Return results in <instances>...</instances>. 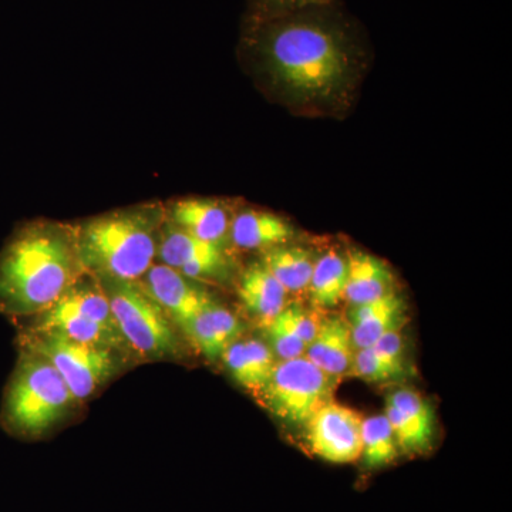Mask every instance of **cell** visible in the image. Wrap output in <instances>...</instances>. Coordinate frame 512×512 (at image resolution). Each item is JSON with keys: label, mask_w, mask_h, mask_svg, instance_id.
Instances as JSON below:
<instances>
[{"label": "cell", "mask_w": 512, "mask_h": 512, "mask_svg": "<svg viewBox=\"0 0 512 512\" xmlns=\"http://www.w3.org/2000/svg\"><path fill=\"white\" fill-rule=\"evenodd\" d=\"M244 42L288 100L316 109L348 100L367 55L362 30L336 0L248 19Z\"/></svg>", "instance_id": "1"}, {"label": "cell", "mask_w": 512, "mask_h": 512, "mask_svg": "<svg viewBox=\"0 0 512 512\" xmlns=\"http://www.w3.org/2000/svg\"><path fill=\"white\" fill-rule=\"evenodd\" d=\"M82 271L74 234L50 225L20 229L0 252V312L12 318L39 315Z\"/></svg>", "instance_id": "2"}, {"label": "cell", "mask_w": 512, "mask_h": 512, "mask_svg": "<svg viewBox=\"0 0 512 512\" xmlns=\"http://www.w3.org/2000/svg\"><path fill=\"white\" fill-rule=\"evenodd\" d=\"M157 220L153 212L127 211L87 221L74 232L82 269L99 278L136 282L157 255Z\"/></svg>", "instance_id": "3"}, {"label": "cell", "mask_w": 512, "mask_h": 512, "mask_svg": "<svg viewBox=\"0 0 512 512\" xmlns=\"http://www.w3.org/2000/svg\"><path fill=\"white\" fill-rule=\"evenodd\" d=\"M74 400L52 363L22 349L3 400V426L18 436H39L63 419Z\"/></svg>", "instance_id": "4"}, {"label": "cell", "mask_w": 512, "mask_h": 512, "mask_svg": "<svg viewBox=\"0 0 512 512\" xmlns=\"http://www.w3.org/2000/svg\"><path fill=\"white\" fill-rule=\"evenodd\" d=\"M36 318V325L30 330H50L77 342L107 349L119 348L126 343L111 312L106 293L94 281L77 279Z\"/></svg>", "instance_id": "5"}, {"label": "cell", "mask_w": 512, "mask_h": 512, "mask_svg": "<svg viewBox=\"0 0 512 512\" xmlns=\"http://www.w3.org/2000/svg\"><path fill=\"white\" fill-rule=\"evenodd\" d=\"M121 336L134 352L148 359L173 357L180 343L165 312L136 282L100 278Z\"/></svg>", "instance_id": "6"}, {"label": "cell", "mask_w": 512, "mask_h": 512, "mask_svg": "<svg viewBox=\"0 0 512 512\" xmlns=\"http://www.w3.org/2000/svg\"><path fill=\"white\" fill-rule=\"evenodd\" d=\"M338 384V377L328 375L301 356L278 360L258 393L278 419L305 427L323 406L333 402Z\"/></svg>", "instance_id": "7"}, {"label": "cell", "mask_w": 512, "mask_h": 512, "mask_svg": "<svg viewBox=\"0 0 512 512\" xmlns=\"http://www.w3.org/2000/svg\"><path fill=\"white\" fill-rule=\"evenodd\" d=\"M20 345L52 363L76 400L92 396L116 370L111 349L77 342L62 333L29 330Z\"/></svg>", "instance_id": "8"}, {"label": "cell", "mask_w": 512, "mask_h": 512, "mask_svg": "<svg viewBox=\"0 0 512 512\" xmlns=\"http://www.w3.org/2000/svg\"><path fill=\"white\" fill-rule=\"evenodd\" d=\"M363 417L335 400L306 423V444L313 456L332 464H350L362 456Z\"/></svg>", "instance_id": "9"}, {"label": "cell", "mask_w": 512, "mask_h": 512, "mask_svg": "<svg viewBox=\"0 0 512 512\" xmlns=\"http://www.w3.org/2000/svg\"><path fill=\"white\" fill-rule=\"evenodd\" d=\"M158 258L192 281L224 278L228 272V258L221 245L192 237L183 229L168 225L157 247Z\"/></svg>", "instance_id": "10"}, {"label": "cell", "mask_w": 512, "mask_h": 512, "mask_svg": "<svg viewBox=\"0 0 512 512\" xmlns=\"http://www.w3.org/2000/svg\"><path fill=\"white\" fill-rule=\"evenodd\" d=\"M141 288L165 313L183 326L211 305L210 293L167 265H153Z\"/></svg>", "instance_id": "11"}, {"label": "cell", "mask_w": 512, "mask_h": 512, "mask_svg": "<svg viewBox=\"0 0 512 512\" xmlns=\"http://www.w3.org/2000/svg\"><path fill=\"white\" fill-rule=\"evenodd\" d=\"M355 352L350 323L342 316L332 315L319 319L318 332L303 356L323 372L339 379L348 375Z\"/></svg>", "instance_id": "12"}, {"label": "cell", "mask_w": 512, "mask_h": 512, "mask_svg": "<svg viewBox=\"0 0 512 512\" xmlns=\"http://www.w3.org/2000/svg\"><path fill=\"white\" fill-rule=\"evenodd\" d=\"M404 311L403 299L393 291L376 301L353 306L349 323L355 348H370L386 333L400 330L406 319Z\"/></svg>", "instance_id": "13"}, {"label": "cell", "mask_w": 512, "mask_h": 512, "mask_svg": "<svg viewBox=\"0 0 512 512\" xmlns=\"http://www.w3.org/2000/svg\"><path fill=\"white\" fill-rule=\"evenodd\" d=\"M181 329L187 333L202 355L210 360L221 357L224 350L238 340L242 332L237 316L215 302L188 320Z\"/></svg>", "instance_id": "14"}, {"label": "cell", "mask_w": 512, "mask_h": 512, "mask_svg": "<svg viewBox=\"0 0 512 512\" xmlns=\"http://www.w3.org/2000/svg\"><path fill=\"white\" fill-rule=\"evenodd\" d=\"M171 218L175 227L183 229L192 237L221 247L227 241L231 227L228 212L220 202L201 198L175 202Z\"/></svg>", "instance_id": "15"}, {"label": "cell", "mask_w": 512, "mask_h": 512, "mask_svg": "<svg viewBox=\"0 0 512 512\" xmlns=\"http://www.w3.org/2000/svg\"><path fill=\"white\" fill-rule=\"evenodd\" d=\"M348 278H346L345 296L352 306L376 301L393 291V275L382 259L366 252H350L348 258Z\"/></svg>", "instance_id": "16"}, {"label": "cell", "mask_w": 512, "mask_h": 512, "mask_svg": "<svg viewBox=\"0 0 512 512\" xmlns=\"http://www.w3.org/2000/svg\"><path fill=\"white\" fill-rule=\"evenodd\" d=\"M221 357L234 379L256 393L268 382L278 362L269 346L258 339L235 340Z\"/></svg>", "instance_id": "17"}, {"label": "cell", "mask_w": 512, "mask_h": 512, "mask_svg": "<svg viewBox=\"0 0 512 512\" xmlns=\"http://www.w3.org/2000/svg\"><path fill=\"white\" fill-rule=\"evenodd\" d=\"M229 237L242 249H269L288 244L293 237L289 222L264 211H244L229 227Z\"/></svg>", "instance_id": "18"}, {"label": "cell", "mask_w": 512, "mask_h": 512, "mask_svg": "<svg viewBox=\"0 0 512 512\" xmlns=\"http://www.w3.org/2000/svg\"><path fill=\"white\" fill-rule=\"evenodd\" d=\"M288 295L262 262L249 266L239 281L238 296L242 305L264 323L284 311Z\"/></svg>", "instance_id": "19"}, {"label": "cell", "mask_w": 512, "mask_h": 512, "mask_svg": "<svg viewBox=\"0 0 512 512\" xmlns=\"http://www.w3.org/2000/svg\"><path fill=\"white\" fill-rule=\"evenodd\" d=\"M261 262L286 292L308 291L315 261L306 249L279 245L266 249Z\"/></svg>", "instance_id": "20"}, {"label": "cell", "mask_w": 512, "mask_h": 512, "mask_svg": "<svg viewBox=\"0 0 512 512\" xmlns=\"http://www.w3.org/2000/svg\"><path fill=\"white\" fill-rule=\"evenodd\" d=\"M348 262L338 252L330 251L313 264L308 291L319 308H333L345 296Z\"/></svg>", "instance_id": "21"}, {"label": "cell", "mask_w": 512, "mask_h": 512, "mask_svg": "<svg viewBox=\"0 0 512 512\" xmlns=\"http://www.w3.org/2000/svg\"><path fill=\"white\" fill-rule=\"evenodd\" d=\"M399 454L396 437L384 414L363 419L360 458L366 470L373 471L390 466Z\"/></svg>", "instance_id": "22"}, {"label": "cell", "mask_w": 512, "mask_h": 512, "mask_svg": "<svg viewBox=\"0 0 512 512\" xmlns=\"http://www.w3.org/2000/svg\"><path fill=\"white\" fill-rule=\"evenodd\" d=\"M387 402L399 409L404 419L409 421L416 434L420 453L429 450L433 440L434 413L424 397L414 390L402 389L394 392Z\"/></svg>", "instance_id": "23"}, {"label": "cell", "mask_w": 512, "mask_h": 512, "mask_svg": "<svg viewBox=\"0 0 512 512\" xmlns=\"http://www.w3.org/2000/svg\"><path fill=\"white\" fill-rule=\"evenodd\" d=\"M269 349L276 360H291L305 355L306 345L289 326L282 313L264 323Z\"/></svg>", "instance_id": "24"}, {"label": "cell", "mask_w": 512, "mask_h": 512, "mask_svg": "<svg viewBox=\"0 0 512 512\" xmlns=\"http://www.w3.org/2000/svg\"><path fill=\"white\" fill-rule=\"evenodd\" d=\"M403 370L383 359L373 348L356 349L348 376L369 383L387 382L402 375Z\"/></svg>", "instance_id": "25"}, {"label": "cell", "mask_w": 512, "mask_h": 512, "mask_svg": "<svg viewBox=\"0 0 512 512\" xmlns=\"http://www.w3.org/2000/svg\"><path fill=\"white\" fill-rule=\"evenodd\" d=\"M335 0H249V18L251 20H262L285 15L311 6L326 5Z\"/></svg>", "instance_id": "26"}, {"label": "cell", "mask_w": 512, "mask_h": 512, "mask_svg": "<svg viewBox=\"0 0 512 512\" xmlns=\"http://www.w3.org/2000/svg\"><path fill=\"white\" fill-rule=\"evenodd\" d=\"M289 326L295 330L308 348L309 343L315 338L319 328V319L315 318L312 312L303 308L299 303H291L286 305L284 311L281 312Z\"/></svg>", "instance_id": "27"}, {"label": "cell", "mask_w": 512, "mask_h": 512, "mask_svg": "<svg viewBox=\"0 0 512 512\" xmlns=\"http://www.w3.org/2000/svg\"><path fill=\"white\" fill-rule=\"evenodd\" d=\"M370 348L375 349L387 362L403 370V338L400 330L386 333Z\"/></svg>", "instance_id": "28"}]
</instances>
